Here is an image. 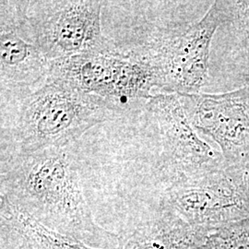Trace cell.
<instances>
[{
    "instance_id": "obj_15",
    "label": "cell",
    "mask_w": 249,
    "mask_h": 249,
    "mask_svg": "<svg viewBox=\"0 0 249 249\" xmlns=\"http://www.w3.org/2000/svg\"></svg>"
},
{
    "instance_id": "obj_9",
    "label": "cell",
    "mask_w": 249,
    "mask_h": 249,
    "mask_svg": "<svg viewBox=\"0 0 249 249\" xmlns=\"http://www.w3.org/2000/svg\"><path fill=\"white\" fill-rule=\"evenodd\" d=\"M211 52L210 80L220 93L249 87V1H222Z\"/></svg>"
},
{
    "instance_id": "obj_1",
    "label": "cell",
    "mask_w": 249,
    "mask_h": 249,
    "mask_svg": "<svg viewBox=\"0 0 249 249\" xmlns=\"http://www.w3.org/2000/svg\"><path fill=\"white\" fill-rule=\"evenodd\" d=\"M0 196L48 229L94 248L118 243L95 223L78 160L65 148L25 152L1 149Z\"/></svg>"
},
{
    "instance_id": "obj_5",
    "label": "cell",
    "mask_w": 249,
    "mask_h": 249,
    "mask_svg": "<svg viewBox=\"0 0 249 249\" xmlns=\"http://www.w3.org/2000/svg\"><path fill=\"white\" fill-rule=\"evenodd\" d=\"M48 78L121 107L131 100L150 99L157 88L154 69L135 51L118 48L89 51L51 61Z\"/></svg>"
},
{
    "instance_id": "obj_6",
    "label": "cell",
    "mask_w": 249,
    "mask_h": 249,
    "mask_svg": "<svg viewBox=\"0 0 249 249\" xmlns=\"http://www.w3.org/2000/svg\"><path fill=\"white\" fill-rule=\"evenodd\" d=\"M146 108L158 137L155 178L161 190L228 167L222 152L197 135L178 94L151 95Z\"/></svg>"
},
{
    "instance_id": "obj_8",
    "label": "cell",
    "mask_w": 249,
    "mask_h": 249,
    "mask_svg": "<svg viewBox=\"0 0 249 249\" xmlns=\"http://www.w3.org/2000/svg\"><path fill=\"white\" fill-rule=\"evenodd\" d=\"M178 96L190 124L218 144L226 165L249 172V87Z\"/></svg>"
},
{
    "instance_id": "obj_3",
    "label": "cell",
    "mask_w": 249,
    "mask_h": 249,
    "mask_svg": "<svg viewBox=\"0 0 249 249\" xmlns=\"http://www.w3.org/2000/svg\"><path fill=\"white\" fill-rule=\"evenodd\" d=\"M102 1H1L18 34L49 61L115 48L101 24Z\"/></svg>"
},
{
    "instance_id": "obj_4",
    "label": "cell",
    "mask_w": 249,
    "mask_h": 249,
    "mask_svg": "<svg viewBox=\"0 0 249 249\" xmlns=\"http://www.w3.org/2000/svg\"><path fill=\"white\" fill-rule=\"evenodd\" d=\"M222 19L223 3L213 1L201 18L171 22L136 51L154 69L161 93L195 94L208 86L212 45Z\"/></svg>"
},
{
    "instance_id": "obj_2",
    "label": "cell",
    "mask_w": 249,
    "mask_h": 249,
    "mask_svg": "<svg viewBox=\"0 0 249 249\" xmlns=\"http://www.w3.org/2000/svg\"><path fill=\"white\" fill-rule=\"evenodd\" d=\"M118 110L119 107L105 99L47 78L45 83L18 100L10 126L14 142L10 149L33 152L65 148Z\"/></svg>"
},
{
    "instance_id": "obj_11",
    "label": "cell",
    "mask_w": 249,
    "mask_h": 249,
    "mask_svg": "<svg viewBox=\"0 0 249 249\" xmlns=\"http://www.w3.org/2000/svg\"><path fill=\"white\" fill-rule=\"evenodd\" d=\"M211 231L155 209L147 220L118 236L116 249H201Z\"/></svg>"
},
{
    "instance_id": "obj_14",
    "label": "cell",
    "mask_w": 249,
    "mask_h": 249,
    "mask_svg": "<svg viewBox=\"0 0 249 249\" xmlns=\"http://www.w3.org/2000/svg\"><path fill=\"white\" fill-rule=\"evenodd\" d=\"M1 216V249H46L20 230L8 215Z\"/></svg>"
},
{
    "instance_id": "obj_12",
    "label": "cell",
    "mask_w": 249,
    "mask_h": 249,
    "mask_svg": "<svg viewBox=\"0 0 249 249\" xmlns=\"http://www.w3.org/2000/svg\"><path fill=\"white\" fill-rule=\"evenodd\" d=\"M0 213L8 215L20 230L46 249H107L91 247L82 241L48 229L2 196H0Z\"/></svg>"
},
{
    "instance_id": "obj_10",
    "label": "cell",
    "mask_w": 249,
    "mask_h": 249,
    "mask_svg": "<svg viewBox=\"0 0 249 249\" xmlns=\"http://www.w3.org/2000/svg\"><path fill=\"white\" fill-rule=\"evenodd\" d=\"M49 61L36 45L20 36L9 15L1 10L0 85L1 99L20 100L45 83Z\"/></svg>"
},
{
    "instance_id": "obj_13",
    "label": "cell",
    "mask_w": 249,
    "mask_h": 249,
    "mask_svg": "<svg viewBox=\"0 0 249 249\" xmlns=\"http://www.w3.org/2000/svg\"><path fill=\"white\" fill-rule=\"evenodd\" d=\"M201 249H249V216L211 231Z\"/></svg>"
},
{
    "instance_id": "obj_7",
    "label": "cell",
    "mask_w": 249,
    "mask_h": 249,
    "mask_svg": "<svg viewBox=\"0 0 249 249\" xmlns=\"http://www.w3.org/2000/svg\"><path fill=\"white\" fill-rule=\"evenodd\" d=\"M155 209L214 231L249 217V172L226 167L165 188Z\"/></svg>"
}]
</instances>
